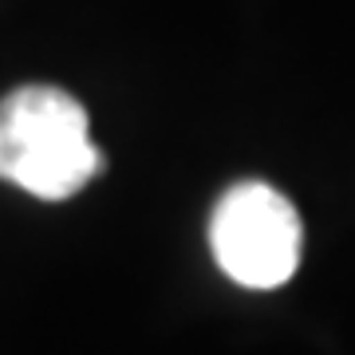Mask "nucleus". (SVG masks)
<instances>
[{
    "label": "nucleus",
    "instance_id": "nucleus-1",
    "mask_svg": "<svg viewBox=\"0 0 355 355\" xmlns=\"http://www.w3.org/2000/svg\"><path fill=\"white\" fill-rule=\"evenodd\" d=\"M103 174L87 111L51 83H28L0 99V178L40 202H64Z\"/></svg>",
    "mask_w": 355,
    "mask_h": 355
},
{
    "label": "nucleus",
    "instance_id": "nucleus-2",
    "mask_svg": "<svg viewBox=\"0 0 355 355\" xmlns=\"http://www.w3.org/2000/svg\"><path fill=\"white\" fill-rule=\"evenodd\" d=\"M300 214L265 182H237L214 205L209 249L233 284L280 288L300 265Z\"/></svg>",
    "mask_w": 355,
    "mask_h": 355
}]
</instances>
